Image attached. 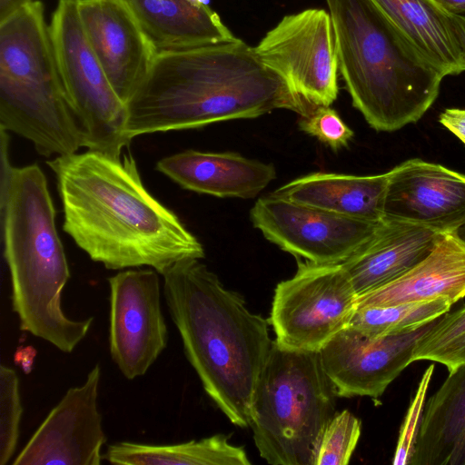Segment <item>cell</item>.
Here are the masks:
<instances>
[{
	"instance_id": "obj_1",
	"label": "cell",
	"mask_w": 465,
	"mask_h": 465,
	"mask_svg": "<svg viewBox=\"0 0 465 465\" xmlns=\"http://www.w3.org/2000/svg\"><path fill=\"white\" fill-rule=\"evenodd\" d=\"M46 164L55 175L63 230L92 261L162 274L181 260L204 257L199 240L145 188L130 152L115 158L87 150Z\"/></svg>"
},
{
	"instance_id": "obj_21",
	"label": "cell",
	"mask_w": 465,
	"mask_h": 465,
	"mask_svg": "<svg viewBox=\"0 0 465 465\" xmlns=\"http://www.w3.org/2000/svg\"><path fill=\"white\" fill-rule=\"evenodd\" d=\"M388 179V173L360 176L319 172L292 180L272 193L340 216L379 223L384 218Z\"/></svg>"
},
{
	"instance_id": "obj_15",
	"label": "cell",
	"mask_w": 465,
	"mask_h": 465,
	"mask_svg": "<svg viewBox=\"0 0 465 465\" xmlns=\"http://www.w3.org/2000/svg\"><path fill=\"white\" fill-rule=\"evenodd\" d=\"M86 37L109 82L126 104L157 54L121 0H77Z\"/></svg>"
},
{
	"instance_id": "obj_18",
	"label": "cell",
	"mask_w": 465,
	"mask_h": 465,
	"mask_svg": "<svg viewBox=\"0 0 465 465\" xmlns=\"http://www.w3.org/2000/svg\"><path fill=\"white\" fill-rule=\"evenodd\" d=\"M156 170L183 189L222 198H254L276 178L271 163L192 149L161 159Z\"/></svg>"
},
{
	"instance_id": "obj_33",
	"label": "cell",
	"mask_w": 465,
	"mask_h": 465,
	"mask_svg": "<svg viewBox=\"0 0 465 465\" xmlns=\"http://www.w3.org/2000/svg\"><path fill=\"white\" fill-rule=\"evenodd\" d=\"M36 351L32 346L18 348L14 360L15 364L21 367L25 373H29L32 370Z\"/></svg>"
},
{
	"instance_id": "obj_16",
	"label": "cell",
	"mask_w": 465,
	"mask_h": 465,
	"mask_svg": "<svg viewBox=\"0 0 465 465\" xmlns=\"http://www.w3.org/2000/svg\"><path fill=\"white\" fill-rule=\"evenodd\" d=\"M384 218L450 232L465 220V175L410 159L388 172Z\"/></svg>"
},
{
	"instance_id": "obj_29",
	"label": "cell",
	"mask_w": 465,
	"mask_h": 465,
	"mask_svg": "<svg viewBox=\"0 0 465 465\" xmlns=\"http://www.w3.org/2000/svg\"><path fill=\"white\" fill-rule=\"evenodd\" d=\"M434 364L430 365L422 374L415 395L411 401L400 429L392 464L410 465L421 424L426 404L427 391L433 374Z\"/></svg>"
},
{
	"instance_id": "obj_9",
	"label": "cell",
	"mask_w": 465,
	"mask_h": 465,
	"mask_svg": "<svg viewBox=\"0 0 465 465\" xmlns=\"http://www.w3.org/2000/svg\"><path fill=\"white\" fill-rule=\"evenodd\" d=\"M357 298L341 263L298 259L295 274L274 290L268 321L275 341L292 350L319 351L349 325Z\"/></svg>"
},
{
	"instance_id": "obj_13",
	"label": "cell",
	"mask_w": 465,
	"mask_h": 465,
	"mask_svg": "<svg viewBox=\"0 0 465 465\" xmlns=\"http://www.w3.org/2000/svg\"><path fill=\"white\" fill-rule=\"evenodd\" d=\"M101 368L67 390L13 461L14 465H99L106 442L97 399Z\"/></svg>"
},
{
	"instance_id": "obj_30",
	"label": "cell",
	"mask_w": 465,
	"mask_h": 465,
	"mask_svg": "<svg viewBox=\"0 0 465 465\" xmlns=\"http://www.w3.org/2000/svg\"><path fill=\"white\" fill-rule=\"evenodd\" d=\"M300 129L333 150L348 145L353 131L331 106H318L301 115Z\"/></svg>"
},
{
	"instance_id": "obj_5",
	"label": "cell",
	"mask_w": 465,
	"mask_h": 465,
	"mask_svg": "<svg viewBox=\"0 0 465 465\" xmlns=\"http://www.w3.org/2000/svg\"><path fill=\"white\" fill-rule=\"evenodd\" d=\"M339 71L352 104L377 131L416 123L438 97L445 75L371 0H325Z\"/></svg>"
},
{
	"instance_id": "obj_19",
	"label": "cell",
	"mask_w": 465,
	"mask_h": 465,
	"mask_svg": "<svg viewBox=\"0 0 465 465\" xmlns=\"http://www.w3.org/2000/svg\"><path fill=\"white\" fill-rule=\"evenodd\" d=\"M465 297V244L443 232L433 251L394 281L359 295L357 307L390 306Z\"/></svg>"
},
{
	"instance_id": "obj_22",
	"label": "cell",
	"mask_w": 465,
	"mask_h": 465,
	"mask_svg": "<svg viewBox=\"0 0 465 465\" xmlns=\"http://www.w3.org/2000/svg\"><path fill=\"white\" fill-rule=\"evenodd\" d=\"M410 465H465V364L426 401Z\"/></svg>"
},
{
	"instance_id": "obj_31",
	"label": "cell",
	"mask_w": 465,
	"mask_h": 465,
	"mask_svg": "<svg viewBox=\"0 0 465 465\" xmlns=\"http://www.w3.org/2000/svg\"><path fill=\"white\" fill-rule=\"evenodd\" d=\"M439 122L465 144V109H445Z\"/></svg>"
},
{
	"instance_id": "obj_26",
	"label": "cell",
	"mask_w": 465,
	"mask_h": 465,
	"mask_svg": "<svg viewBox=\"0 0 465 465\" xmlns=\"http://www.w3.org/2000/svg\"><path fill=\"white\" fill-rule=\"evenodd\" d=\"M430 361L451 372L465 364V306L438 318L418 340L411 361Z\"/></svg>"
},
{
	"instance_id": "obj_17",
	"label": "cell",
	"mask_w": 465,
	"mask_h": 465,
	"mask_svg": "<svg viewBox=\"0 0 465 465\" xmlns=\"http://www.w3.org/2000/svg\"><path fill=\"white\" fill-rule=\"evenodd\" d=\"M442 233L417 223L383 219L341 264L359 296L410 271L433 251Z\"/></svg>"
},
{
	"instance_id": "obj_7",
	"label": "cell",
	"mask_w": 465,
	"mask_h": 465,
	"mask_svg": "<svg viewBox=\"0 0 465 465\" xmlns=\"http://www.w3.org/2000/svg\"><path fill=\"white\" fill-rule=\"evenodd\" d=\"M336 397L319 351L273 341L251 405L249 427L260 456L272 465H314Z\"/></svg>"
},
{
	"instance_id": "obj_10",
	"label": "cell",
	"mask_w": 465,
	"mask_h": 465,
	"mask_svg": "<svg viewBox=\"0 0 465 465\" xmlns=\"http://www.w3.org/2000/svg\"><path fill=\"white\" fill-rule=\"evenodd\" d=\"M253 49L307 113L331 106L336 100L339 64L333 25L326 10L309 8L283 16Z\"/></svg>"
},
{
	"instance_id": "obj_25",
	"label": "cell",
	"mask_w": 465,
	"mask_h": 465,
	"mask_svg": "<svg viewBox=\"0 0 465 465\" xmlns=\"http://www.w3.org/2000/svg\"><path fill=\"white\" fill-rule=\"evenodd\" d=\"M445 299L390 306L357 307L348 326L371 337L403 334L417 330L450 312Z\"/></svg>"
},
{
	"instance_id": "obj_14",
	"label": "cell",
	"mask_w": 465,
	"mask_h": 465,
	"mask_svg": "<svg viewBox=\"0 0 465 465\" xmlns=\"http://www.w3.org/2000/svg\"><path fill=\"white\" fill-rule=\"evenodd\" d=\"M435 321L410 332L382 337L365 335L351 326L340 331L319 351L337 396L382 395L412 363L418 340Z\"/></svg>"
},
{
	"instance_id": "obj_24",
	"label": "cell",
	"mask_w": 465,
	"mask_h": 465,
	"mask_svg": "<svg viewBox=\"0 0 465 465\" xmlns=\"http://www.w3.org/2000/svg\"><path fill=\"white\" fill-rule=\"evenodd\" d=\"M104 460L119 465L251 464L243 447L230 443L224 434L167 445L114 442L107 446Z\"/></svg>"
},
{
	"instance_id": "obj_3",
	"label": "cell",
	"mask_w": 465,
	"mask_h": 465,
	"mask_svg": "<svg viewBox=\"0 0 465 465\" xmlns=\"http://www.w3.org/2000/svg\"><path fill=\"white\" fill-rule=\"evenodd\" d=\"M163 296L185 356L229 420L249 427L252 395L273 341L269 321L252 313L200 259L162 274Z\"/></svg>"
},
{
	"instance_id": "obj_2",
	"label": "cell",
	"mask_w": 465,
	"mask_h": 465,
	"mask_svg": "<svg viewBox=\"0 0 465 465\" xmlns=\"http://www.w3.org/2000/svg\"><path fill=\"white\" fill-rule=\"evenodd\" d=\"M276 109L307 114L253 47L235 37L157 53L146 78L126 104L125 134L133 140L256 118Z\"/></svg>"
},
{
	"instance_id": "obj_34",
	"label": "cell",
	"mask_w": 465,
	"mask_h": 465,
	"mask_svg": "<svg viewBox=\"0 0 465 465\" xmlns=\"http://www.w3.org/2000/svg\"><path fill=\"white\" fill-rule=\"evenodd\" d=\"M34 0H0V22Z\"/></svg>"
},
{
	"instance_id": "obj_11",
	"label": "cell",
	"mask_w": 465,
	"mask_h": 465,
	"mask_svg": "<svg viewBox=\"0 0 465 465\" xmlns=\"http://www.w3.org/2000/svg\"><path fill=\"white\" fill-rule=\"evenodd\" d=\"M250 218L282 251L317 263L343 262L381 222L340 216L273 193L255 202Z\"/></svg>"
},
{
	"instance_id": "obj_6",
	"label": "cell",
	"mask_w": 465,
	"mask_h": 465,
	"mask_svg": "<svg viewBox=\"0 0 465 465\" xmlns=\"http://www.w3.org/2000/svg\"><path fill=\"white\" fill-rule=\"evenodd\" d=\"M0 127L29 140L45 157L84 147L36 0L0 22Z\"/></svg>"
},
{
	"instance_id": "obj_32",
	"label": "cell",
	"mask_w": 465,
	"mask_h": 465,
	"mask_svg": "<svg viewBox=\"0 0 465 465\" xmlns=\"http://www.w3.org/2000/svg\"><path fill=\"white\" fill-rule=\"evenodd\" d=\"M444 14L449 21L450 29L458 44L462 56L463 69L465 71V16L452 13L443 8Z\"/></svg>"
},
{
	"instance_id": "obj_27",
	"label": "cell",
	"mask_w": 465,
	"mask_h": 465,
	"mask_svg": "<svg viewBox=\"0 0 465 465\" xmlns=\"http://www.w3.org/2000/svg\"><path fill=\"white\" fill-rule=\"evenodd\" d=\"M361 432V420L348 410L335 413L321 437L314 465L348 464Z\"/></svg>"
},
{
	"instance_id": "obj_37",
	"label": "cell",
	"mask_w": 465,
	"mask_h": 465,
	"mask_svg": "<svg viewBox=\"0 0 465 465\" xmlns=\"http://www.w3.org/2000/svg\"><path fill=\"white\" fill-rule=\"evenodd\" d=\"M199 3L203 4V5H208L210 0H198Z\"/></svg>"
},
{
	"instance_id": "obj_36",
	"label": "cell",
	"mask_w": 465,
	"mask_h": 465,
	"mask_svg": "<svg viewBox=\"0 0 465 465\" xmlns=\"http://www.w3.org/2000/svg\"><path fill=\"white\" fill-rule=\"evenodd\" d=\"M449 232L465 244V220Z\"/></svg>"
},
{
	"instance_id": "obj_23",
	"label": "cell",
	"mask_w": 465,
	"mask_h": 465,
	"mask_svg": "<svg viewBox=\"0 0 465 465\" xmlns=\"http://www.w3.org/2000/svg\"><path fill=\"white\" fill-rule=\"evenodd\" d=\"M409 42L445 76L464 71L443 7L435 0H371Z\"/></svg>"
},
{
	"instance_id": "obj_28",
	"label": "cell",
	"mask_w": 465,
	"mask_h": 465,
	"mask_svg": "<svg viewBox=\"0 0 465 465\" xmlns=\"http://www.w3.org/2000/svg\"><path fill=\"white\" fill-rule=\"evenodd\" d=\"M23 406L19 379L15 371L5 364L0 366V465L13 457L19 434Z\"/></svg>"
},
{
	"instance_id": "obj_8",
	"label": "cell",
	"mask_w": 465,
	"mask_h": 465,
	"mask_svg": "<svg viewBox=\"0 0 465 465\" xmlns=\"http://www.w3.org/2000/svg\"><path fill=\"white\" fill-rule=\"evenodd\" d=\"M61 82L80 127L84 147L121 158L126 104L109 82L83 28L77 0H59L49 25Z\"/></svg>"
},
{
	"instance_id": "obj_35",
	"label": "cell",
	"mask_w": 465,
	"mask_h": 465,
	"mask_svg": "<svg viewBox=\"0 0 465 465\" xmlns=\"http://www.w3.org/2000/svg\"><path fill=\"white\" fill-rule=\"evenodd\" d=\"M446 10L460 14L465 12V0H435Z\"/></svg>"
},
{
	"instance_id": "obj_20",
	"label": "cell",
	"mask_w": 465,
	"mask_h": 465,
	"mask_svg": "<svg viewBox=\"0 0 465 465\" xmlns=\"http://www.w3.org/2000/svg\"><path fill=\"white\" fill-rule=\"evenodd\" d=\"M157 53L235 38L219 15L198 0H121Z\"/></svg>"
},
{
	"instance_id": "obj_4",
	"label": "cell",
	"mask_w": 465,
	"mask_h": 465,
	"mask_svg": "<svg viewBox=\"0 0 465 465\" xmlns=\"http://www.w3.org/2000/svg\"><path fill=\"white\" fill-rule=\"evenodd\" d=\"M0 214L12 309L20 330L72 352L94 318L72 320L62 309L71 274L47 181L37 164L14 167L8 183L0 186Z\"/></svg>"
},
{
	"instance_id": "obj_12",
	"label": "cell",
	"mask_w": 465,
	"mask_h": 465,
	"mask_svg": "<svg viewBox=\"0 0 465 465\" xmlns=\"http://www.w3.org/2000/svg\"><path fill=\"white\" fill-rule=\"evenodd\" d=\"M158 274L130 268L108 278L109 351L127 380L144 375L167 346Z\"/></svg>"
}]
</instances>
